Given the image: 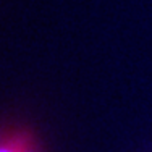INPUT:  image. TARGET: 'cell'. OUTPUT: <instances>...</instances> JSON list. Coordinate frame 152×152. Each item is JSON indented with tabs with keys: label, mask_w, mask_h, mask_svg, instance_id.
I'll use <instances>...</instances> for the list:
<instances>
[{
	"label": "cell",
	"mask_w": 152,
	"mask_h": 152,
	"mask_svg": "<svg viewBox=\"0 0 152 152\" xmlns=\"http://www.w3.org/2000/svg\"><path fill=\"white\" fill-rule=\"evenodd\" d=\"M26 152H31V149H28V151H26Z\"/></svg>",
	"instance_id": "2"
},
{
	"label": "cell",
	"mask_w": 152,
	"mask_h": 152,
	"mask_svg": "<svg viewBox=\"0 0 152 152\" xmlns=\"http://www.w3.org/2000/svg\"><path fill=\"white\" fill-rule=\"evenodd\" d=\"M28 149H29V146H28L26 137L15 136V137H10V139H7V137L3 139L0 152H26Z\"/></svg>",
	"instance_id": "1"
}]
</instances>
